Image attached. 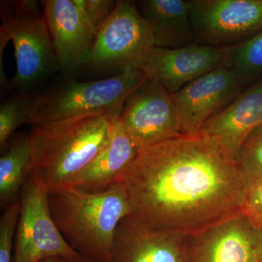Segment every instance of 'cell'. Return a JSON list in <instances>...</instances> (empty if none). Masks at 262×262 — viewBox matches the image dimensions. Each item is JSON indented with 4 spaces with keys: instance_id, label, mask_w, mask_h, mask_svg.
<instances>
[{
    "instance_id": "3",
    "label": "cell",
    "mask_w": 262,
    "mask_h": 262,
    "mask_svg": "<svg viewBox=\"0 0 262 262\" xmlns=\"http://www.w3.org/2000/svg\"><path fill=\"white\" fill-rule=\"evenodd\" d=\"M55 224L71 247L93 262H113L119 224L131 212L123 183L102 192H84L72 186L48 192Z\"/></svg>"
},
{
    "instance_id": "19",
    "label": "cell",
    "mask_w": 262,
    "mask_h": 262,
    "mask_svg": "<svg viewBox=\"0 0 262 262\" xmlns=\"http://www.w3.org/2000/svg\"><path fill=\"white\" fill-rule=\"evenodd\" d=\"M40 94V93H39ZM39 94L15 93L0 105V149L4 152L15 131L24 124L35 125Z\"/></svg>"
},
{
    "instance_id": "20",
    "label": "cell",
    "mask_w": 262,
    "mask_h": 262,
    "mask_svg": "<svg viewBox=\"0 0 262 262\" xmlns=\"http://www.w3.org/2000/svg\"><path fill=\"white\" fill-rule=\"evenodd\" d=\"M227 48L226 67L234 72L241 86L262 73V30L247 40Z\"/></svg>"
},
{
    "instance_id": "6",
    "label": "cell",
    "mask_w": 262,
    "mask_h": 262,
    "mask_svg": "<svg viewBox=\"0 0 262 262\" xmlns=\"http://www.w3.org/2000/svg\"><path fill=\"white\" fill-rule=\"evenodd\" d=\"M154 47L152 32L137 3L120 0L110 18L98 29L84 67L121 73L136 68L144 55Z\"/></svg>"
},
{
    "instance_id": "26",
    "label": "cell",
    "mask_w": 262,
    "mask_h": 262,
    "mask_svg": "<svg viewBox=\"0 0 262 262\" xmlns=\"http://www.w3.org/2000/svg\"><path fill=\"white\" fill-rule=\"evenodd\" d=\"M39 262H59L58 258H48Z\"/></svg>"
},
{
    "instance_id": "5",
    "label": "cell",
    "mask_w": 262,
    "mask_h": 262,
    "mask_svg": "<svg viewBox=\"0 0 262 262\" xmlns=\"http://www.w3.org/2000/svg\"><path fill=\"white\" fill-rule=\"evenodd\" d=\"M147 80L138 68L91 82L64 77L39 94L35 125L77 117L120 115L127 98Z\"/></svg>"
},
{
    "instance_id": "2",
    "label": "cell",
    "mask_w": 262,
    "mask_h": 262,
    "mask_svg": "<svg viewBox=\"0 0 262 262\" xmlns=\"http://www.w3.org/2000/svg\"><path fill=\"white\" fill-rule=\"evenodd\" d=\"M119 115L77 117L33 126L29 136L36 184L48 192L70 185L110 143Z\"/></svg>"
},
{
    "instance_id": "4",
    "label": "cell",
    "mask_w": 262,
    "mask_h": 262,
    "mask_svg": "<svg viewBox=\"0 0 262 262\" xmlns=\"http://www.w3.org/2000/svg\"><path fill=\"white\" fill-rule=\"evenodd\" d=\"M0 29L13 43L16 75L10 86L16 93L38 90L58 72L49 31L35 0L1 1Z\"/></svg>"
},
{
    "instance_id": "11",
    "label": "cell",
    "mask_w": 262,
    "mask_h": 262,
    "mask_svg": "<svg viewBox=\"0 0 262 262\" xmlns=\"http://www.w3.org/2000/svg\"><path fill=\"white\" fill-rule=\"evenodd\" d=\"M227 59V48L194 42L176 49L151 48L136 68L173 94L201 76L226 67Z\"/></svg>"
},
{
    "instance_id": "7",
    "label": "cell",
    "mask_w": 262,
    "mask_h": 262,
    "mask_svg": "<svg viewBox=\"0 0 262 262\" xmlns=\"http://www.w3.org/2000/svg\"><path fill=\"white\" fill-rule=\"evenodd\" d=\"M13 262H39L48 258L81 256L67 243L52 217L48 192L31 177L20 196Z\"/></svg>"
},
{
    "instance_id": "24",
    "label": "cell",
    "mask_w": 262,
    "mask_h": 262,
    "mask_svg": "<svg viewBox=\"0 0 262 262\" xmlns=\"http://www.w3.org/2000/svg\"><path fill=\"white\" fill-rule=\"evenodd\" d=\"M244 213L255 223L262 226V182L246 189Z\"/></svg>"
},
{
    "instance_id": "1",
    "label": "cell",
    "mask_w": 262,
    "mask_h": 262,
    "mask_svg": "<svg viewBox=\"0 0 262 262\" xmlns=\"http://www.w3.org/2000/svg\"><path fill=\"white\" fill-rule=\"evenodd\" d=\"M129 217L191 235L244 213L246 187L215 139L182 135L139 151L123 179Z\"/></svg>"
},
{
    "instance_id": "12",
    "label": "cell",
    "mask_w": 262,
    "mask_h": 262,
    "mask_svg": "<svg viewBox=\"0 0 262 262\" xmlns=\"http://www.w3.org/2000/svg\"><path fill=\"white\" fill-rule=\"evenodd\" d=\"M44 15L52 46L63 77H74L85 66L96 41V29L73 0L44 2Z\"/></svg>"
},
{
    "instance_id": "8",
    "label": "cell",
    "mask_w": 262,
    "mask_h": 262,
    "mask_svg": "<svg viewBox=\"0 0 262 262\" xmlns=\"http://www.w3.org/2000/svg\"><path fill=\"white\" fill-rule=\"evenodd\" d=\"M194 42L232 47L262 30V0H191Z\"/></svg>"
},
{
    "instance_id": "21",
    "label": "cell",
    "mask_w": 262,
    "mask_h": 262,
    "mask_svg": "<svg viewBox=\"0 0 262 262\" xmlns=\"http://www.w3.org/2000/svg\"><path fill=\"white\" fill-rule=\"evenodd\" d=\"M236 164L246 189L262 182V126L244 141Z\"/></svg>"
},
{
    "instance_id": "9",
    "label": "cell",
    "mask_w": 262,
    "mask_h": 262,
    "mask_svg": "<svg viewBox=\"0 0 262 262\" xmlns=\"http://www.w3.org/2000/svg\"><path fill=\"white\" fill-rule=\"evenodd\" d=\"M120 119L139 151L183 134L172 94L151 79L127 98Z\"/></svg>"
},
{
    "instance_id": "18",
    "label": "cell",
    "mask_w": 262,
    "mask_h": 262,
    "mask_svg": "<svg viewBox=\"0 0 262 262\" xmlns=\"http://www.w3.org/2000/svg\"><path fill=\"white\" fill-rule=\"evenodd\" d=\"M32 163L29 134H14L0 158V204L3 209L20 200L32 177Z\"/></svg>"
},
{
    "instance_id": "22",
    "label": "cell",
    "mask_w": 262,
    "mask_h": 262,
    "mask_svg": "<svg viewBox=\"0 0 262 262\" xmlns=\"http://www.w3.org/2000/svg\"><path fill=\"white\" fill-rule=\"evenodd\" d=\"M20 211L19 200L5 208L0 218V262H13L12 251Z\"/></svg>"
},
{
    "instance_id": "15",
    "label": "cell",
    "mask_w": 262,
    "mask_h": 262,
    "mask_svg": "<svg viewBox=\"0 0 262 262\" xmlns=\"http://www.w3.org/2000/svg\"><path fill=\"white\" fill-rule=\"evenodd\" d=\"M262 126V81L239 94L202 127V135L215 139L236 162L246 139Z\"/></svg>"
},
{
    "instance_id": "25",
    "label": "cell",
    "mask_w": 262,
    "mask_h": 262,
    "mask_svg": "<svg viewBox=\"0 0 262 262\" xmlns=\"http://www.w3.org/2000/svg\"><path fill=\"white\" fill-rule=\"evenodd\" d=\"M59 262H93L90 260L86 259V258H82V256L75 258H58Z\"/></svg>"
},
{
    "instance_id": "13",
    "label": "cell",
    "mask_w": 262,
    "mask_h": 262,
    "mask_svg": "<svg viewBox=\"0 0 262 262\" xmlns=\"http://www.w3.org/2000/svg\"><path fill=\"white\" fill-rule=\"evenodd\" d=\"M241 87L234 72L223 67L201 76L172 94L182 134H200L210 118L239 96Z\"/></svg>"
},
{
    "instance_id": "10",
    "label": "cell",
    "mask_w": 262,
    "mask_h": 262,
    "mask_svg": "<svg viewBox=\"0 0 262 262\" xmlns=\"http://www.w3.org/2000/svg\"><path fill=\"white\" fill-rule=\"evenodd\" d=\"M187 262H262V226L242 213L188 235Z\"/></svg>"
},
{
    "instance_id": "16",
    "label": "cell",
    "mask_w": 262,
    "mask_h": 262,
    "mask_svg": "<svg viewBox=\"0 0 262 262\" xmlns=\"http://www.w3.org/2000/svg\"><path fill=\"white\" fill-rule=\"evenodd\" d=\"M138 154L139 149L124 127L120 115L110 143L69 186L87 192H105L123 182Z\"/></svg>"
},
{
    "instance_id": "14",
    "label": "cell",
    "mask_w": 262,
    "mask_h": 262,
    "mask_svg": "<svg viewBox=\"0 0 262 262\" xmlns=\"http://www.w3.org/2000/svg\"><path fill=\"white\" fill-rule=\"evenodd\" d=\"M187 236L125 217L115 232L113 262H187Z\"/></svg>"
},
{
    "instance_id": "23",
    "label": "cell",
    "mask_w": 262,
    "mask_h": 262,
    "mask_svg": "<svg viewBox=\"0 0 262 262\" xmlns=\"http://www.w3.org/2000/svg\"><path fill=\"white\" fill-rule=\"evenodd\" d=\"M84 18L98 31L115 11L117 1L114 0H73Z\"/></svg>"
},
{
    "instance_id": "17",
    "label": "cell",
    "mask_w": 262,
    "mask_h": 262,
    "mask_svg": "<svg viewBox=\"0 0 262 262\" xmlns=\"http://www.w3.org/2000/svg\"><path fill=\"white\" fill-rule=\"evenodd\" d=\"M136 3L151 29L155 47L176 49L194 43L191 1L143 0Z\"/></svg>"
}]
</instances>
